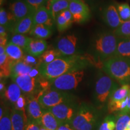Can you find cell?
<instances>
[{
    "label": "cell",
    "mask_w": 130,
    "mask_h": 130,
    "mask_svg": "<svg viewBox=\"0 0 130 130\" xmlns=\"http://www.w3.org/2000/svg\"><path fill=\"white\" fill-rule=\"evenodd\" d=\"M126 130H130V129H126Z\"/></svg>",
    "instance_id": "50"
},
{
    "label": "cell",
    "mask_w": 130,
    "mask_h": 130,
    "mask_svg": "<svg viewBox=\"0 0 130 130\" xmlns=\"http://www.w3.org/2000/svg\"><path fill=\"white\" fill-rule=\"evenodd\" d=\"M70 0H48L45 7L51 13L56 22L57 14L69 8Z\"/></svg>",
    "instance_id": "19"
},
{
    "label": "cell",
    "mask_w": 130,
    "mask_h": 130,
    "mask_svg": "<svg viewBox=\"0 0 130 130\" xmlns=\"http://www.w3.org/2000/svg\"><path fill=\"white\" fill-rule=\"evenodd\" d=\"M32 39V37H27L25 35H15L12 37L10 42L19 46L25 51Z\"/></svg>",
    "instance_id": "31"
},
{
    "label": "cell",
    "mask_w": 130,
    "mask_h": 130,
    "mask_svg": "<svg viewBox=\"0 0 130 130\" xmlns=\"http://www.w3.org/2000/svg\"><path fill=\"white\" fill-rule=\"evenodd\" d=\"M84 74V69L75 70L66 73L53 80L49 81L50 88L63 92L74 90L83 81Z\"/></svg>",
    "instance_id": "6"
},
{
    "label": "cell",
    "mask_w": 130,
    "mask_h": 130,
    "mask_svg": "<svg viewBox=\"0 0 130 130\" xmlns=\"http://www.w3.org/2000/svg\"><path fill=\"white\" fill-rule=\"evenodd\" d=\"M116 127L115 130H126L130 122V113L119 112L115 115Z\"/></svg>",
    "instance_id": "29"
},
{
    "label": "cell",
    "mask_w": 130,
    "mask_h": 130,
    "mask_svg": "<svg viewBox=\"0 0 130 130\" xmlns=\"http://www.w3.org/2000/svg\"><path fill=\"white\" fill-rule=\"evenodd\" d=\"M91 1H92V0H91Z\"/></svg>",
    "instance_id": "51"
},
{
    "label": "cell",
    "mask_w": 130,
    "mask_h": 130,
    "mask_svg": "<svg viewBox=\"0 0 130 130\" xmlns=\"http://www.w3.org/2000/svg\"><path fill=\"white\" fill-rule=\"evenodd\" d=\"M38 98L39 95L27 96L26 113L28 119L40 122L44 110L40 105Z\"/></svg>",
    "instance_id": "12"
},
{
    "label": "cell",
    "mask_w": 130,
    "mask_h": 130,
    "mask_svg": "<svg viewBox=\"0 0 130 130\" xmlns=\"http://www.w3.org/2000/svg\"><path fill=\"white\" fill-rule=\"evenodd\" d=\"M22 60L24 61H25L26 63L31 66L32 67L35 65H37V61L36 60V58L35 57L31 56V55H27V56H24L23 58H22Z\"/></svg>",
    "instance_id": "40"
},
{
    "label": "cell",
    "mask_w": 130,
    "mask_h": 130,
    "mask_svg": "<svg viewBox=\"0 0 130 130\" xmlns=\"http://www.w3.org/2000/svg\"><path fill=\"white\" fill-rule=\"evenodd\" d=\"M90 61L84 56L74 55L57 58L50 63H42L38 66L40 76L51 81L71 71L84 69L90 65Z\"/></svg>",
    "instance_id": "1"
},
{
    "label": "cell",
    "mask_w": 130,
    "mask_h": 130,
    "mask_svg": "<svg viewBox=\"0 0 130 130\" xmlns=\"http://www.w3.org/2000/svg\"><path fill=\"white\" fill-rule=\"evenodd\" d=\"M34 14L31 13L24 18L17 21L10 29L13 35H25L28 33L33 27Z\"/></svg>",
    "instance_id": "15"
},
{
    "label": "cell",
    "mask_w": 130,
    "mask_h": 130,
    "mask_svg": "<svg viewBox=\"0 0 130 130\" xmlns=\"http://www.w3.org/2000/svg\"><path fill=\"white\" fill-rule=\"evenodd\" d=\"M55 21L45 6H42L35 13L33 17V26L36 25H46L53 27Z\"/></svg>",
    "instance_id": "16"
},
{
    "label": "cell",
    "mask_w": 130,
    "mask_h": 130,
    "mask_svg": "<svg viewBox=\"0 0 130 130\" xmlns=\"http://www.w3.org/2000/svg\"><path fill=\"white\" fill-rule=\"evenodd\" d=\"M113 32L118 38H129L130 37V20L123 22Z\"/></svg>",
    "instance_id": "32"
},
{
    "label": "cell",
    "mask_w": 130,
    "mask_h": 130,
    "mask_svg": "<svg viewBox=\"0 0 130 130\" xmlns=\"http://www.w3.org/2000/svg\"><path fill=\"white\" fill-rule=\"evenodd\" d=\"M13 60L10 58L6 53L0 56V77L6 78L11 75V64Z\"/></svg>",
    "instance_id": "25"
},
{
    "label": "cell",
    "mask_w": 130,
    "mask_h": 130,
    "mask_svg": "<svg viewBox=\"0 0 130 130\" xmlns=\"http://www.w3.org/2000/svg\"><path fill=\"white\" fill-rule=\"evenodd\" d=\"M79 105L75 101L65 102L46 110L56 117L60 124H69L72 122Z\"/></svg>",
    "instance_id": "8"
},
{
    "label": "cell",
    "mask_w": 130,
    "mask_h": 130,
    "mask_svg": "<svg viewBox=\"0 0 130 130\" xmlns=\"http://www.w3.org/2000/svg\"><path fill=\"white\" fill-rule=\"evenodd\" d=\"M40 123L42 126L49 130H57L61 125L56 117L48 110H44Z\"/></svg>",
    "instance_id": "22"
},
{
    "label": "cell",
    "mask_w": 130,
    "mask_h": 130,
    "mask_svg": "<svg viewBox=\"0 0 130 130\" xmlns=\"http://www.w3.org/2000/svg\"><path fill=\"white\" fill-rule=\"evenodd\" d=\"M40 126H41V125H40V122L28 119L25 130H40Z\"/></svg>",
    "instance_id": "39"
},
{
    "label": "cell",
    "mask_w": 130,
    "mask_h": 130,
    "mask_svg": "<svg viewBox=\"0 0 130 130\" xmlns=\"http://www.w3.org/2000/svg\"><path fill=\"white\" fill-rule=\"evenodd\" d=\"M115 56L130 59V37L118 38V46Z\"/></svg>",
    "instance_id": "24"
},
{
    "label": "cell",
    "mask_w": 130,
    "mask_h": 130,
    "mask_svg": "<svg viewBox=\"0 0 130 130\" xmlns=\"http://www.w3.org/2000/svg\"><path fill=\"white\" fill-rule=\"evenodd\" d=\"M30 9L35 13L39 8L45 6L48 0H24Z\"/></svg>",
    "instance_id": "37"
},
{
    "label": "cell",
    "mask_w": 130,
    "mask_h": 130,
    "mask_svg": "<svg viewBox=\"0 0 130 130\" xmlns=\"http://www.w3.org/2000/svg\"><path fill=\"white\" fill-rule=\"evenodd\" d=\"M119 15L123 22L130 20V7L126 3H120L116 6Z\"/></svg>",
    "instance_id": "35"
},
{
    "label": "cell",
    "mask_w": 130,
    "mask_h": 130,
    "mask_svg": "<svg viewBox=\"0 0 130 130\" xmlns=\"http://www.w3.org/2000/svg\"><path fill=\"white\" fill-rule=\"evenodd\" d=\"M40 130H49V129H46V128H45V127H43V126H42L41 125V126H40Z\"/></svg>",
    "instance_id": "48"
},
{
    "label": "cell",
    "mask_w": 130,
    "mask_h": 130,
    "mask_svg": "<svg viewBox=\"0 0 130 130\" xmlns=\"http://www.w3.org/2000/svg\"><path fill=\"white\" fill-rule=\"evenodd\" d=\"M102 19L107 26L111 28H118L123 21L119 15L117 8L115 5L108 4L102 11Z\"/></svg>",
    "instance_id": "13"
},
{
    "label": "cell",
    "mask_w": 130,
    "mask_h": 130,
    "mask_svg": "<svg viewBox=\"0 0 130 130\" xmlns=\"http://www.w3.org/2000/svg\"><path fill=\"white\" fill-rule=\"evenodd\" d=\"M24 50L20 47L10 42L6 46V53L13 61H18L24 57Z\"/></svg>",
    "instance_id": "26"
},
{
    "label": "cell",
    "mask_w": 130,
    "mask_h": 130,
    "mask_svg": "<svg viewBox=\"0 0 130 130\" xmlns=\"http://www.w3.org/2000/svg\"><path fill=\"white\" fill-rule=\"evenodd\" d=\"M33 67L26 63L22 60L18 61H13L11 64V77L29 75Z\"/></svg>",
    "instance_id": "23"
},
{
    "label": "cell",
    "mask_w": 130,
    "mask_h": 130,
    "mask_svg": "<svg viewBox=\"0 0 130 130\" xmlns=\"http://www.w3.org/2000/svg\"><path fill=\"white\" fill-rule=\"evenodd\" d=\"M118 37L114 32H103L96 37L93 43L94 54L100 62L103 63L115 56Z\"/></svg>",
    "instance_id": "5"
},
{
    "label": "cell",
    "mask_w": 130,
    "mask_h": 130,
    "mask_svg": "<svg viewBox=\"0 0 130 130\" xmlns=\"http://www.w3.org/2000/svg\"><path fill=\"white\" fill-rule=\"evenodd\" d=\"M127 129H130V122H129V124H128V125Z\"/></svg>",
    "instance_id": "49"
},
{
    "label": "cell",
    "mask_w": 130,
    "mask_h": 130,
    "mask_svg": "<svg viewBox=\"0 0 130 130\" xmlns=\"http://www.w3.org/2000/svg\"><path fill=\"white\" fill-rule=\"evenodd\" d=\"M39 75H40L38 68H37V69H36V68H33V69H32V71L30 72V74H29V75H30V77L35 78H37V77Z\"/></svg>",
    "instance_id": "42"
},
{
    "label": "cell",
    "mask_w": 130,
    "mask_h": 130,
    "mask_svg": "<svg viewBox=\"0 0 130 130\" xmlns=\"http://www.w3.org/2000/svg\"><path fill=\"white\" fill-rule=\"evenodd\" d=\"M22 92L20 87L13 81L6 87L3 94L7 101L14 105L22 95Z\"/></svg>",
    "instance_id": "21"
},
{
    "label": "cell",
    "mask_w": 130,
    "mask_h": 130,
    "mask_svg": "<svg viewBox=\"0 0 130 130\" xmlns=\"http://www.w3.org/2000/svg\"><path fill=\"white\" fill-rule=\"evenodd\" d=\"M16 20L10 12H7L2 7L0 9V25L4 26L10 30Z\"/></svg>",
    "instance_id": "28"
},
{
    "label": "cell",
    "mask_w": 130,
    "mask_h": 130,
    "mask_svg": "<svg viewBox=\"0 0 130 130\" xmlns=\"http://www.w3.org/2000/svg\"><path fill=\"white\" fill-rule=\"evenodd\" d=\"M9 10L16 21L31 13H35L24 0H14L9 4Z\"/></svg>",
    "instance_id": "14"
},
{
    "label": "cell",
    "mask_w": 130,
    "mask_h": 130,
    "mask_svg": "<svg viewBox=\"0 0 130 130\" xmlns=\"http://www.w3.org/2000/svg\"><path fill=\"white\" fill-rule=\"evenodd\" d=\"M11 78L20 87L22 92L28 96L39 95L43 91L40 81L37 78L31 77L29 75H22L11 77Z\"/></svg>",
    "instance_id": "9"
},
{
    "label": "cell",
    "mask_w": 130,
    "mask_h": 130,
    "mask_svg": "<svg viewBox=\"0 0 130 130\" xmlns=\"http://www.w3.org/2000/svg\"><path fill=\"white\" fill-rule=\"evenodd\" d=\"M121 112H124V113H130V93L129 94V96H128V101L127 105H126L125 108L123 111H122Z\"/></svg>",
    "instance_id": "44"
},
{
    "label": "cell",
    "mask_w": 130,
    "mask_h": 130,
    "mask_svg": "<svg viewBox=\"0 0 130 130\" xmlns=\"http://www.w3.org/2000/svg\"><path fill=\"white\" fill-rule=\"evenodd\" d=\"M57 130H75L69 124H61Z\"/></svg>",
    "instance_id": "43"
},
{
    "label": "cell",
    "mask_w": 130,
    "mask_h": 130,
    "mask_svg": "<svg viewBox=\"0 0 130 130\" xmlns=\"http://www.w3.org/2000/svg\"><path fill=\"white\" fill-rule=\"evenodd\" d=\"M27 121V113L14 108L11 110L12 130H25Z\"/></svg>",
    "instance_id": "17"
},
{
    "label": "cell",
    "mask_w": 130,
    "mask_h": 130,
    "mask_svg": "<svg viewBox=\"0 0 130 130\" xmlns=\"http://www.w3.org/2000/svg\"><path fill=\"white\" fill-rule=\"evenodd\" d=\"M48 47V43L45 40L32 39L25 51L35 57H40L46 51Z\"/></svg>",
    "instance_id": "18"
},
{
    "label": "cell",
    "mask_w": 130,
    "mask_h": 130,
    "mask_svg": "<svg viewBox=\"0 0 130 130\" xmlns=\"http://www.w3.org/2000/svg\"><path fill=\"white\" fill-rule=\"evenodd\" d=\"M0 130H12L11 110L7 107L3 116L0 118Z\"/></svg>",
    "instance_id": "33"
},
{
    "label": "cell",
    "mask_w": 130,
    "mask_h": 130,
    "mask_svg": "<svg viewBox=\"0 0 130 130\" xmlns=\"http://www.w3.org/2000/svg\"><path fill=\"white\" fill-rule=\"evenodd\" d=\"M27 101V97L22 95L21 96V97L18 100L16 103L14 104L13 108L16 110H19L20 111L24 112V113H26Z\"/></svg>",
    "instance_id": "38"
},
{
    "label": "cell",
    "mask_w": 130,
    "mask_h": 130,
    "mask_svg": "<svg viewBox=\"0 0 130 130\" xmlns=\"http://www.w3.org/2000/svg\"><path fill=\"white\" fill-rule=\"evenodd\" d=\"M56 24L58 31L62 32L69 28L71 25L65 19L62 12L57 14L56 18Z\"/></svg>",
    "instance_id": "36"
},
{
    "label": "cell",
    "mask_w": 130,
    "mask_h": 130,
    "mask_svg": "<svg viewBox=\"0 0 130 130\" xmlns=\"http://www.w3.org/2000/svg\"><path fill=\"white\" fill-rule=\"evenodd\" d=\"M5 89H6V87H5V84L4 81H3L1 79V83H0V92H1V94L3 93V92H4Z\"/></svg>",
    "instance_id": "46"
},
{
    "label": "cell",
    "mask_w": 130,
    "mask_h": 130,
    "mask_svg": "<svg viewBox=\"0 0 130 130\" xmlns=\"http://www.w3.org/2000/svg\"><path fill=\"white\" fill-rule=\"evenodd\" d=\"M53 33V27L40 24L34 25L29 32V35L35 39L44 40L51 37Z\"/></svg>",
    "instance_id": "20"
},
{
    "label": "cell",
    "mask_w": 130,
    "mask_h": 130,
    "mask_svg": "<svg viewBox=\"0 0 130 130\" xmlns=\"http://www.w3.org/2000/svg\"><path fill=\"white\" fill-rule=\"evenodd\" d=\"M7 37H0V46H6L7 45Z\"/></svg>",
    "instance_id": "45"
},
{
    "label": "cell",
    "mask_w": 130,
    "mask_h": 130,
    "mask_svg": "<svg viewBox=\"0 0 130 130\" xmlns=\"http://www.w3.org/2000/svg\"><path fill=\"white\" fill-rule=\"evenodd\" d=\"M63 57L59 51L56 49H51V50H46L41 56L40 57L39 64L42 63H50L53 61L57 58Z\"/></svg>",
    "instance_id": "30"
},
{
    "label": "cell",
    "mask_w": 130,
    "mask_h": 130,
    "mask_svg": "<svg viewBox=\"0 0 130 130\" xmlns=\"http://www.w3.org/2000/svg\"><path fill=\"white\" fill-rule=\"evenodd\" d=\"M104 72L119 84H130V59L114 56L104 61L102 64Z\"/></svg>",
    "instance_id": "2"
},
{
    "label": "cell",
    "mask_w": 130,
    "mask_h": 130,
    "mask_svg": "<svg viewBox=\"0 0 130 130\" xmlns=\"http://www.w3.org/2000/svg\"><path fill=\"white\" fill-rule=\"evenodd\" d=\"M39 102L43 110L60 104L75 101L73 96L67 92L54 90L50 87L39 94Z\"/></svg>",
    "instance_id": "7"
},
{
    "label": "cell",
    "mask_w": 130,
    "mask_h": 130,
    "mask_svg": "<svg viewBox=\"0 0 130 130\" xmlns=\"http://www.w3.org/2000/svg\"><path fill=\"white\" fill-rule=\"evenodd\" d=\"M130 93V84H125L119 87L113 92L110 98L109 102L120 101L129 96Z\"/></svg>",
    "instance_id": "27"
},
{
    "label": "cell",
    "mask_w": 130,
    "mask_h": 130,
    "mask_svg": "<svg viewBox=\"0 0 130 130\" xmlns=\"http://www.w3.org/2000/svg\"><path fill=\"white\" fill-rule=\"evenodd\" d=\"M116 127V117L110 115L105 117L99 126L98 130H115Z\"/></svg>",
    "instance_id": "34"
},
{
    "label": "cell",
    "mask_w": 130,
    "mask_h": 130,
    "mask_svg": "<svg viewBox=\"0 0 130 130\" xmlns=\"http://www.w3.org/2000/svg\"><path fill=\"white\" fill-rule=\"evenodd\" d=\"M78 38L75 35H68L57 40L56 49L63 57L72 56L77 51Z\"/></svg>",
    "instance_id": "11"
},
{
    "label": "cell",
    "mask_w": 130,
    "mask_h": 130,
    "mask_svg": "<svg viewBox=\"0 0 130 130\" xmlns=\"http://www.w3.org/2000/svg\"><path fill=\"white\" fill-rule=\"evenodd\" d=\"M6 53V46H0V56Z\"/></svg>",
    "instance_id": "47"
},
{
    "label": "cell",
    "mask_w": 130,
    "mask_h": 130,
    "mask_svg": "<svg viewBox=\"0 0 130 130\" xmlns=\"http://www.w3.org/2000/svg\"><path fill=\"white\" fill-rule=\"evenodd\" d=\"M68 9L72 13L74 22L83 24L90 19V9L83 0H70Z\"/></svg>",
    "instance_id": "10"
},
{
    "label": "cell",
    "mask_w": 130,
    "mask_h": 130,
    "mask_svg": "<svg viewBox=\"0 0 130 130\" xmlns=\"http://www.w3.org/2000/svg\"><path fill=\"white\" fill-rule=\"evenodd\" d=\"M99 116V110L95 105L82 102L69 125L75 130H95Z\"/></svg>",
    "instance_id": "3"
},
{
    "label": "cell",
    "mask_w": 130,
    "mask_h": 130,
    "mask_svg": "<svg viewBox=\"0 0 130 130\" xmlns=\"http://www.w3.org/2000/svg\"><path fill=\"white\" fill-rule=\"evenodd\" d=\"M7 29L4 26L0 25V37H7Z\"/></svg>",
    "instance_id": "41"
},
{
    "label": "cell",
    "mask_w": 130,
    "mask_h": 130,
    "mask_svg": "<svg viewBox=\"0 0 130 130\" xmlns=\"http://www.w3.org/2000/svg\"><path fill=\"white\" fill-rule=\"evenodd\" d=\"M119 84L106 74L101 72L96 80L93 90V101L98 109L107 106L110 98L118 89Z\"/></svg>",
    "instance_id": "4"
}]
</instances>
